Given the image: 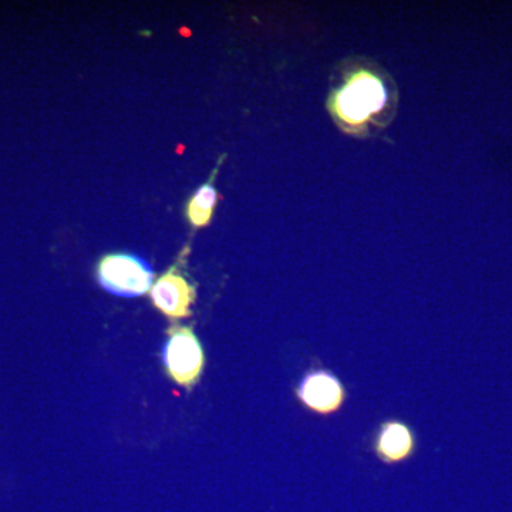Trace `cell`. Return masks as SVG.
<instances>
[{"label": "cell", "instance_id": "6da1fadb", "mask_svg": "<svg viewBox=\"0 0 512 512\" xmlns=\"http://www.w3.org/2000/svg\"><path fill=\"white\" fill-rule=\"evenodd\" d=\"M387 103L386 86L376 74L357 72L330 100L332 113L350 128H363Z\"/></svg>", "mask_w": 512, "mask_h": 512}, {"label": "cell", "instance_id": "7a4b0ae2", "mask_svg": "<svg viewBox=\"0 0 512 512\" xmlns=\"http://www.w3.org/2000/svg\"><path fill=\"white\" fill-rule=\"evenodd\" d=\"M97 279L101 288L121 298H136L150 291L154 272L140 256L110 254L97 266Z\"/></svg>", "mask_w": 512, "mask_h": 512}, {"label": "cell", "instance_id": "3957f363", "mask_svg": "<svg viewBox=\"0 0 512 512\" xmlns=\"http://www.w3.org/2000/svg\"><path fill=\"white\" fill-rule=\"evenodd\" d=\"M163 362L175 383L192 389L204 369V350L190 326H174L167 330Z\"/></svg>", "mask_w": 512, "mask_h": 512}, {"label": "cell", "instance_id": "277c9868", "mask_svg": "<svg viewBox=\"0 0 512 512\" xmlns=\"http://www.w3.org/2000/svg\"><path fill=\"white\" fill-rule=\"evenodd\" d=\"M151 301L167 318L183 319L190 316L195 301V288L181 274L178 265L168 269L150 289Z\"/></svg>", "mask_w": 512, "mask_h": 512}, {"label": "cell", "instance_id": "5b68a950", "mask_svg": "<svg viewBox=\"0 0 512 512\" xmlns=\"http://www.w3.org/2000/svg\"><path fill=\"white\" fill-rule=\"evenodd\" d=\"M299 399L313 412L328 414L338 410L345 400L342 383L328 372H313L303 379Z\"/></svg>", "mask_w": 512, "mask_h": 512}, {"label": "cell", "instance_id": "8992f818", "mask_svg": "<svg viewBox=\"0 0 512 512\" xmlns=\"http://www.w3.org/2000/svg\"><path fill=\"white\" fill-rule=\"evenodd\" d=\"M414 437L412 430L397 421L384 424L377 434L376 451L387 463H397L412 454Z\"/></svg>", "mask_w": 512, "mask_h": 512}, {"label": "cell", "instance_id": "52a82bcc", "mask_svg": "<svg viewBox=\"0 0 512 512\" xmlns=\"http://www.w3.org/2000/svg\"><path fill=\"white\" fill-rule=\"evenodd\" d=\"M218 167H220V164H218ZM218 167L212 174L211 180L198 188L197 192L188 201L187 208H185L188 221L194 228L207 227L212 220V215H214L218 202V192L214 185Z\"/></svg>", "mask_w": 512, "mask_h": 512}]
</instances>
